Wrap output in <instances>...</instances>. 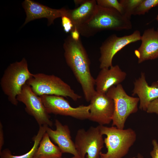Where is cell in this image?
Wrapping results in <instances>:
<instances>
[{
  "instance_id": "8992f818",
  "label": "cell",
  "mask_w": 158,
  "mask_h": 158,
  "mask_svg": "<svg viewBox=\"0 0 158 158\" xmlns=\"http://www.w3.org/2000/svg\"><path fill=\"white\" fill-rule=\"evenodd\" d=\"M106 94L113 99L114 103L112 126L121 129H124L128 116L138 110L139 98L128 95L121 84L111 87Z\"/></svg>"
},
{
  "instance_id": "ac0fdd59",
  "label": "cell",
  "mask_w": 158,
  "mask_h": 158,
  "mask_svg": "<svg viewBox=\"0 0 158 158\" xmlns=\"http://www.w3.org/2000/svg\"><path fill=\"white\" fill-rule=\"evenodd\" d=\"M62 153L54 144L46 132L44 134L33 158H59Z\"/></svg>"
},
{
  "instance_id": "4fadbf2b",
  "label": "cell",
  "mask_w": 158,
  "mask_h": 158,
  "mask_svg": "<svg viewBox=\"0 0 158 158\" xmlns=\"http://www.w3.org/2000/svg\"><path fill=\"white\" fill-rule=\"evenodd\" d=\"M55 130L47 126L46 132L50 138L58 145L63 153H68L79 157L74 142L71 139L70 130L67 125H63L56 119Z\"/></svg>"
},
{
  "instance_id": "d4e9b609",
  "label": "cell",
  "mask_w": 158,
  "mask_h": 158,
  "mask_svg": "<svg viewBox=\"0 0 158 158\" xmlns=\"http://www.w3.org/2000/svg\"><path fill=\"white\" fill-rule=\"evenodd\" d=\"M153 146V150L150 152V155L152 158H158V142L155 139L152 141Z\"/></svg>"
},
{
  "instance_id": "2e32d148",
  "label": "cell",
  "mask_w": 158,
  "mask_h": 158,
  "mask_svg": "<svg viewBox=\"0 0 158 158\" xmlns=\"http://www.w3.org/2000/svg\"><path fill=\"white\" fill-rule=\"evenodd\" d=\"M132 95H137L139 99V108L146 111L150 103L158 98V81L153 82L151 85L147 82L145 73L142 72L140 76L134 83Z\"/></svg>"
},
{
  "instance_id": "7c38bea8",
  "label": "cell",
  "mask_w": 158,
  "mask_h": 158,
  "mask_svg": "<svg viewBox=\"0 0 158 158\" xmlns=\"http://www.w3.org/2000/svg\"><path fill=\"white\" fill-rule=\"evenodd\" d=\"M26 15L23 25L36 19L46 18L48 25L52 24L56 18L65 15L66 9L62 8L55 9L31 0H25L22 3Z\"/></svg>"
},
{
  "instance_id": "4dcf8cb0",
  "label": "cell",
  "mask_w": 158,
  "mask_h": 158,
  "mask_svg": "<svg viewBox=\"0 0 158 158\" xmlns=\"http://www.w3.org/2000/svg\"><path fill=\"white\" fill-rule=\"evenodd\" d=\"M99 158H102L100 157ZM135 158V157H131V158Z\"/></svg>"
},
{
  "instance_id": "6da1fadb",
  "label": "cell",
  "mask_w": 158,
  "mask_h": 158,
  "mask_svg": "<svg viewBox=\"0 0 158 158\" xmlns=\"http://www.w3.org/2000/svg\"><path fill=\"white\" fill-rule=\"evenodd\" d=\"M63 47L66 63L80 84L86 101L89 102L96 92L95 79L91 73L90 59L80 38L75 40L69 36Z\"/></svg>"
},
{
  "instance_id": "9c48e42d",
  "label": "cell",
  "mask_w": 158,
  "mask_h": 158,
  "mask_svg": "<svg viewBox=\"0 0 158 158\" xmlns=\"http://www.w3.org/2000/svg\"><path fill=\"white\" fill-rule=\"evenodd\" d=\"M17 99L18 102L25 104V111L34 118L39 126H52L53 123L50 119V116L40 97L33 92L30 86L26 83L23 85L20 92L17 97Z\"/></svg>"
},
{
  "instance_id": "d6986e66",
  "label": "cell",
  "mask_w": 158,
  "mask_h": 158,
  "mask_svg": "<svg viewBox=\"0 0 158 158\" xmlns=\"http://www.w3.org/2000/svg\"><path fill=\"white\" fill-rule=\"evenodd\" d=\"M46 126H39L37 134L33 138V146L30 150L26 153L20 155H14L11 151L6 148L0 152V158H33L38 148L40 142L44 135L46 132Z\"/></svg>"
},
{
  "instance_id": "484cf974",
  "label": "cell",
  "mask_w": 158,
  "mask_h": 158,
  "mask_svg": "<svg viewBox=\"0 0 158 158\" xmlns=\"http://www.w3.org/2000/svg\"><path fill=\"white\" fill-rule=\"evenodd\" d=\"M4 144V138L3 126L1 121L0 122V152L2 151L3 146Z\"/></svg>"
},
{
  "instance_id": "5bb4252c",
  "label": "cell",
  "mask_w": 158,
  "mask_h": 158,
  "mask_svg": "<svg viewBox=\"0 0 158 158\" xmlns=\"http://www.w3.org/2000/svg\"><path fill=\"white\" fill-rule=\"evenodd\" d=\"M141 44L134 53L140 63L158 58V31L154 28L146 30L141 36Z\"/></svg>"
},
{
  "instance_id": "ba28073f",
  "label": "cell",
  "mask_w": 158,
  "mask_h": 158,
  "mask_svg": "<svg viewBox=\"0 0 158 158\" xmlns=\"http://www.w3.org/2000/svg\"><path fill=\"white\" fill-rule=\"evenodd\" d=\"M40 97L49 114L70 116L80 120L88 119L89 118V105H82L74 107L62 96L44 95Z\"/></svg>"
},
{
  "instance_id": "277c9868",
  "label": "cell",
  "mask_w": 158,
  "mask_h": 158,
  "mask_svg": "<svg viewBox=\"0 0 158 158\" xmlns=\"http://www.w3.org/2000/svg\"><path fill=\"white\" fill-rule=\"evenodd\" d=\"M32 75L29 70L25 58L20 61L11 64L5 70L0 84L3 92L12 104L18 105L17 97L20 92L23 85Z\"/></svg>"
},
{
  "instance_id": "5b68a950",
  "label": "cell",
  "mask_w": 158,
  "mask_h": 158,
  "mask_svg": "<svg viewBox=\"0 0 158 158\" xmlns=\"http://www.w3.org/2000/svg\"><path fill=\"white\" fill-rule=\"evenodd\" d=\"M37 96L54 95L69 97L74 101L81 98L61 78L54 75L44 73L32 74L26 83Z\"/></svg>"
},
{
  "instance_id": "1f68e13d",
  "label": "cell",
  "mask_w": 158,
  "mask_h": 158,
  "mask_svg": "<svg viewBox=\"0 0 158 158\" xmlns=\"http://www.w3.org/2000/svg\"><path fill=\"white\" fill-rule=\"evenodd\" d=\"M157 31H158V29H157Z\"/></svg>"
},
{
  "instance_id": "e0dca14e",
  "label": "cell",
  "mask_w": 158,
  "mask_h": 158,
  "mask_svg": "<svg viewBox=\"0 0 158 158\" xmlns=\"http://www.w3.org/2000/svg\"><path fill=\"white\" fill-rule=\"evenodd\" d=\"M97 6L96 0H83L81 4L74 9H66L65 15L71 19L76 28L92 17Z\"/></svg>"
},
{
  "instance_id": "7402d4cb",
  "label": "cell",
  "mask_w": 158,
  "mask_h": 158,
  "mask_svg": "<svg viewBox=\"0 0 158 158\" xmlns=\"http://www.w3.org/2000/svg\"><path fill=\"white\" fill-rule=\"evenodd\" d=\"M96 2L97 5L100 6L115 9L122 14V6L117 0H97Z\"/></svg>"
},
{
  "instance_id": "30bf717a",
  "label": "cell",
  "mask_w": 158,
  "mask_h": 158,
  "mask_svg": "<svg viewBox=\"0 0 158 158\" xmlns=\"http://www.w3.org/2000/svg\"><path fill=\"white\" fill-rule=\"evenodd\" d=\"M140 31L136 30L132 34L121 37L113 34L109 37L100 47L99 68H109L112 66L115 55L127 45L141 40Z\"/></svg>"
},
{
  "instance_id": "7a4b0ae2",
  "label": "cell",
  "mask_w": 158,
  "mask_h": 158,
  "mask_svg": "<svg viewBox=\"0 0 158 158\" xmlns=\"http://www.w3.org/2000/svg\"><path fill=\"white\" fill-rule=\"evenodd\" d=\"M132 28L130 20L113 8L102 7L98 5L92 17L77 29L83 37L93 36L105 30L119 31Z\"/></svg>"
},
{
  "instance_id": "cb8c5ba5",
  "label": "cell",
  "mask_w": 158,
  "mask_h": 158,
  "mask_svg": "<svg viewBox=\"0 0 158 158\" xmlns=\"http://www.w3.org/2000/svg\"><path fill=\"white\" fill-rule=\"evenodd\" d=\"M146 111L148 113H155L158 114V98L150 103Z\"/></svg>"
},
{
  "instance_id": "ffe728a7",
  "label": "cell",
  "mask_w": 158,
  "mask_h": 158,
  "mask_svg": "<svg viewBox=\"0 0 158 158\" xmlns=\"http://www.w3.org/2000/svg\"><path fill=\"white\" fill-rule=\"evenodd\" d=\"M143 0H121L119 1L123 9L122 15L130 20L134 11Z\"/></svg>"
},
{
  "instance_id": "4316f807",
  "label": "cell",
  "mask_w": 158,
  "mask_h": 158,
  "mask_svg": "<svg viewBox=\"0 0 158 158\" xmlns=\"http://www.w3.org/2000/svg\"><path fill=\"white\" fill-rule=\"evenodd\" d=\"M70 35L72 38L75 40H78L80 39V34L76 28L72 31Z\"/></svg>"
},
{
  "instance_id": "f1b7e54d",
  "label": "cell",
  "mask_w": 158,
  "mask_h": 158,
  "mask_svg": "<svg viewBox=\"0 0 158 158\" xmlns=\"http://www.w3.org/2000/svg\"><path fill=\"white\" fill-rule=\"evenodd\" d=\"M59 158H62V157H61ZM70 158H80L77 156H73V157H71Z\"/></svg>"
},
{
  "instance_id": "9a60e30c",
  "label": "cell",
  "mask_w": 158,
  "mask_h": 158,
  "mask_svg": "<svg viewBox=\"0 0 158 158\" xmlns=\"http://www.w3.org/2000/svg\"><path fill=\"white\" fill-rule=\"evenodd\" d=\"M126 73L117 65L109 68L101 69L95 79L96 91L106 94L111 87L121 84L126 79Z\"/></svg>"
},
{
  "instance_id": "3957f363",
  "label": "cell",
  "mask_w": 158,
  "mask_h": 158,
  "mask_svg": "<svg viewBox=\"0 0 158 158\" xmlns=\"http://www.w3.org/2000/svg\"><path fill=\"white\" fill-rule=\"evenodd\" d=\"M107 150L105 153H100L102 158H122L128 153L136 140L137 135L131 128L121 129L115 126L108 127L99 125Z\"/></svg>"
},
{
  "instance_id": "83f0119b",
  "label": "cell",
  "mask_w": 158,
  "mask_h": 158,
  "mask_svg": "<svg viewBox=\"0 0 158 158\" xmlns=\"http://www.w3.org/2000/svg\"><path fill=\"white\" fill-rule=\"evenodd\" d=\"M137 158H144L142 155L140 153H138L137 156Z\"/></svg>"
},
{
  "instance_id": "f546056e",
  "label": "cell",
  "mask_w": 158,
  "mask_h": 158,
  "mask_svg": "<svg viewBox=\"0 0 158 158\" xmlns=\"http://www.w3.org/2000/svg\"><path fill=\"white\" fill-rule=\"evenodd\" d=\"M158 22V15H157V18H156Z\"/></svg>"
},
{
  "instance_id": "8fae6325",
  "label": "cell",
  "mask_w": 158,
  "mask_h": 158,
  "mask_svg": "<svg viewBox=\"0 0 158 158\" xmlns=\"http://www.w3.org/2000/svg\"><path fill=\"white\" fill-rule=\"evenodd\" d=\"M90 102L89 120L103 126L109 124L112 121L114 109V102L106 94L96 91Z\"/></svg>"
},
{
  "instance_id": "44dd1931",
  "label": "cell",
  "mask_w": 158,
  "mask_h": 158,
  "mask_svg": "<svg viewBox=\"0 0 158 158\" xmlns=\"http://www.w3.org/2000/svg\"><path fill=\"white\" fill-rule=\"evenodd\" d=\"M158 5V0H143L134 11V15H144Z\"/></svg>"
},
{
  "instance_id": "52a82bcc",
  "label": "cell",
  "mask_w": 158,
  "mask_h": 158,
  "mask_svg": "<svg viewBox=\"0 0 158 158\" xmlns=\"http://www.w3.org/2000/svg\"><path fill=\"white\" fill-rule=\"evenodd\" d=\"M74 144L80 158H99L104 144L103 135L99 125L91 126L85 130L79 129L75 138Z\"/></svg>"
},
{
  "instance_id": "603a6c76",
  "label": "cell",
  "mask_w": 158,
  "mask_h": 158,
  "mask_svg": "<svg viewBox=\"0 0 158 158\" xmlns=\"http://www.w3.org/2000/svg\"><path fill=\"white\" fill-rule=\"evenodd\" d=\"M61 19L62 26L66 33L71 32L76 28L71 20L67 16H63L61 17Z\"/></svg>"
}]
</instances>
